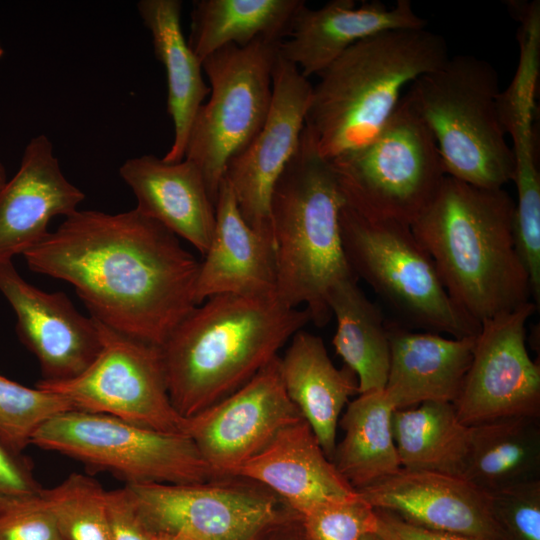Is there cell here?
I'll return each mask as SVG.
<instances>
[{
    "mask_svg": "<svg viewBox=\"0 0 540 540\" xmlns=\"http://www.w3.org/2000/svg\"><path fill=\"white\" fill-rule=\"evenodd\" d=\"M23 256L31 271L71 284L91 317L157 346L197 305L200 261L135 208L77 210Z\"/></svg>",
    "mask_w": 540,
    "mask_h": 540,
    "instance_id": "1",
    "label": "cell"
},
{
    "mask_svg": "<svg viewBox=\"0 0 540 540\" xmlns=\"http://www.w3.org/2000/svg\"><path fill=\"white\" fill-rule=\"evenodd\" d=\"M515 201L504 189L445 176L411 224L453 302L481 323L530 302L514 237Z\"/></svg>",
    "mask_w": 540,
    "mask_h": 540,
    "instance_id": "2",
    "label": "cell"
},
{
    "mask_svg": "<svg viewBox=\"0 0 540 540\" xmlns=\"http://www.w3.org/2000/svg\"><path fill=\"white\" fill-rule=\"evenodd\" d=\"M311 322L273 297L216 295L196 305L160 346L169 396L184 418L227 397Z\"/></svg>",
    "mask_w": 540,
    "mask_h": 540,
    "instance_id": "3",
    "label": "cell"
},
{
    "mask_svg": "<svg viewBox=\"0 0 540 540\" xmlns=\"http://www.w3.org/2000/svg\"><path fill=\"white\" fill-rule=\"evenodd\" d=\"M448 59L445 39L426 27L389 30L353 44L313 86L305 128L319 154L329 161L369 143L408 86Z\"/></svg>",
    "mask_w": 540,
    "mask_h": 540,
    "instance_id": "4",
    "label": "cell"
},
{
    "mask_svg": "<svg viewBox=\"0 0 540 540\" xmlns=\"http://www.w3.org/2000/svg\"><path fill=\"white\" fill-rule=\"evenodd\" d=\"M345 201L330 162L304 127L297 151L278 178L270 213L276 261V298L310 313L325 326L332 314L327 293L339 279L354 275L340 231Z\"/></svg>",
    "mask_w": 540,
    "mask_h": 540,
    "instance_id": "5",
    "label": "cell"
},
{
    "mask_svg": "<svg viewBox=\"0 0 540 540\" xmlns=\"http://www.w3.org/2000/svg\"><path fill=\"white\" fill-rule=\"evenodd\" d=\"M494 66L457 55L415 79L403 97L428 127L447 176L500 189L513 181L514 156L500 111Z\"/></svg>",
    "mask_w": 540,
    "mask_h": 540,
    "instance_id": "6",
    "label": "cell"
},
{
    "mask_svg": "<svg viewBox=\"0 0 540 540\" xmlns=\"http://www.w3.org/2000/svg\"><path fill=\"white\" fill-rule=\"evenodd\" d=\"M340 231L351 271L397 314V322L453 338L477 336L481 325L450 298L409 225L365 217L344 203Z\"/></svg>",
    "mask_w": 540,
    "mask_h": 540,
    "instance_id": "7",
    "label": "cell"
},
{
    "mask_svg": "<svg viewBox=\"0 0 540 540\" xmlns=\"http://www.w3.org/2000/svg\"><path fill=\"white\" fill-rule=\"evenodd\" d=\"M329 162L346 205L409 226L446 176L431 132L403 96L374 139Z\"/></svg>",
    "mask_w": 540,
    "mask_h": 540,
    "instance_id": "8",
    "label": "cell"
},
{
    "mask_svg": "<svg viewBox=\"0 0 540 540\" xmlns=\"http://www.w3.org/2000/svg\"><path fill=\"white\" fill-rule=\"evenodd\" d=\"M280 43L261 38L245 47L230 44L202 61L210 97L195 115L184 158L200 170L214 204L229 161L267 118Z\"/></svg>",
    "mask_w": 540,
    "mask_h": 540,
    "instance_id": "9",
    "label": "cell"
},
{
    "mask_svg": "<svg viewBox=\"0 0 540 540\" xmlns=\"http://www.w3.org/2000/svg\"><path fill=\"white\" fill-rule=\"evenodd\" d=\"M31 444L109 472L126 484L222 478L185 434L164 433L101 413H59L38 428Z\"/></svg>",
    "mask_w": 540,
    "mask_h": 540,
    "instance_id": "10",
    "label": "cell"
},
{
    "mask_svg": "<svg viewBox=\"0 0 540 540\" xmlns=\"http://www.w3.org/2000/svg\"><path fill=\"white\" fill-rule=\"evenodd\" d=\"M124 487L154 534L181 533L197 540H260L298 516L266 487L237 476Z\"/></svg>",
    "mask_w": 540,
    "mask_h": 540,
    "instance_id": "11",
    "label": "cell"
},
{
    "mask_svg": "<svg viewBox=\"0 0 540 540\" xmlns=\"http://www.w3.org/2000/svg\"><path fill=\"white\" fill-rule=\"evenodd\" d=\"M95 321L101 348L92 363L73 379L39 380L35 386L64 397L76 410L184 434L185 418L172 405L160 346Z\"/></svg>",
    "mask_w": 540,
    "mask_h": 540,
    "instance_id": "12",
    "label": "cell"
},
{
    "mask_svg": "<svg viewBox=\"0 0 540 540\" xmlns=\"http://www.w3.org/2000/svg\"><path fill=\"white\" fill-rule=\"evenodd\" d=\"M538 310L533 301L481 323L472 360L454 407L473 426L511 417H540V364L526 346V323Z\"/></svg>",
    "mask_w": 540,
    "mask_h": 540,
    "instance_id": "13",
    "label": "cell"
},
{
    "mask_svg": "<svg viewBox=\"0 0 540 540\" xmlns=\"http://www.w3.org/2000/svg\"><path fill=\"white\" fill-rule=\"evenodd\" d=\"M301 419L284 387L278 355L239 389L185 418L183 433L216 475L228 477Z\"/></svg>",
    "mask_w": 540,
    "mask_h": 540,
    "instance_id": "14",
    "label": "cell"
},
{
    "mask_svg": "<svg viewBox=\"0 0 540 540\" xmlns=\"http://www.w3.org/2000/svg\"><path fill=\"white\" fill-rule=\"evenodd\" d=\"M312 90L308 78L278 54L267 118L250 144L226 168L225 178L245 222L273 242L272 192L298 149Z\"/></svg>",
    "mask_w": 540,
    "mask_h": 540,
    "instance_id": "15",
    "label": "cell"
},
{
    "mask_svg": "<svg viewBox=\"0 0 540 540\" xmlns=\"http://www.w3.org/2000/svg\"><path fill=\"white\" fill-rule=\"evenodd\" d=\"M0 293L16 315L20 341L39 362L41 380L73 379L99 353L95 319L81 314L64 292L49 293L28 283L12 260L0 261Z\"/></svg>",
    "mask_w": 540,
    "mask_h": 540,
    "instance_id": "16",
    "label": "cell"
},
{
    "mask_svg": "<svg viewBox=\"0 0 540 540\" xmlns=\"http://www.w3.org/2000/svg\"><path fill=\"white\" fill-rule=\"evenodd\" d=\"M374 509L422 528L502 540L490 495L462 476L401 468L357 491Z\"/></svg>",
    "mask_w": 540,
    "mask_h": 540,
    "instance_id": "17",
    "label": "cell"
},
{
    "mask_svg": "<svg viewBox=\"0 0 540 540\" xmlns=\"http://www.w3.org/2000/svg\"><path fill=\"white\" fill-rule=\"evenodd\" d=\"M84 199L65 177L51 140L44 134L31 138L18 170L0 190V261L39 244L50 220L72 215Z\"/></svg>",
    "mask_w": 540,
    "mask_h": 540,
    "instance_id": "18",
    "label": "cell"
},
{
    "mask_svg": "<svg viewBox=\"0 0 540 540\" xmlns=\"http://www.w3.org/2000/svg\"><path fill=\"white\" fill-rule=\"evenodd\" d=\"M426 27V20L409 0L395 5L373 1L332 0L319 9L304 4L295 15L279 55L303 76L319 75L353 44L372 35L396 29Z\"/></svg>",
    "mask_w": 540,
    "mask_h": 540,
    "instance_id": "19",
    "label": "cell"
},
{
    "mask_svg": "<svg viewBox=\"0 0 540 540\" xmlns=\"http://www.w3.org/2000/svg\"><path fill=\"white\" fill-rule=\"evenodd\" d=\"M232 476L266 487L298 516L358 494L328 459L304 418L283 428Z\"/></svg>",
    "mask_w": 540,
    "mask_h": 540,
    "instance_id": "20",
    "label": "cell"
},
{
    "mask_svg": "<svg viewBox=\"0 0 540 540\" xmlns=\"http://www.w3.org/2000/svg\"><path fill=\"white\" fill-rule=\"evenodd\" d=\"M203 256L195 285L197 305L223 294L276 297L274 242L245 222L225 177L215 203L214 232Z\"/></svg>",
    "mask_w": 540,
    "mask_h": 540,
    "instance_id": "21",
    "label": "cell"
},
{
    "mask_svg": "<svg viewBox=\"0 0 540 540\" xmlns=\"http://www.w3.org/2000/svg\"><path fill=\"white\" fill-rule=\"evenodd\" d=\"M119 174L136 197L135 209L205 254L214 232L215 204L194 163L146 154L127 159Z\"/></svg>",
    "mask_w": 540,
    "mask_h": 540,
    "instance_id": "22",
    "label": "cell"
},
{
    "mask_svg": "<svg viewBox=\"0 0 540 540\" xmlns=\"http://www.w3.org/2000/svg\"><path fill=\"white\" fill-rule=\"evenodd\" d=\"M387 326L390 368L384 391L395 410L425 402L454 404L472 360L476 336L447 338L412 331L395 320H387Z\"/></svg>",
    "mask_w": 540,
    "mask_h": 540,
    "instance_id": "23",
    "label": "cell"
},
{
    "mask_svg": "<svg viewBox=\"0 0 540 540\" xmlns=\"http://www.w3.org/2000/svg\"><path fill=\"white\" fill-rule=\"evenodd\" d=\"M279 367L289 398L332 461L342 410L349 398L358 394L355 374L347 366L338 369L322 338L303 329L279 356Z\"/></svg>",
    "mask_w": 540,
    "mask_h": 540,
    "instance_id": "24",
    "label": "cell"
},
{
    "mask_svg": "<svg viewBox=\"0 0 540 540\" xmlns=\"http://www.w3.org/2000/svg\"><path fill=\"white\" fill-rule=\"evenodd\" d=\"M137 10L150 31L156 58L167 77V112L174 136L162 159L179 162L184 159L187 138L199 108L210 93L202 75V61L190 48L181 26L180 0H141Z\"/></svg>",
    "mask_w": 540,
    "mask_h": 540,
    "instance_id": "25",
    "label": "cell"
},
{
    "mask_svg": "<svg viewBox=\"0 0 540 540\" xmlns=\"http://www.w3.org/2000/svg\"><path fill=\"white\" fill-rule=\"evenodd\" d=\"M327 304L336 319L332 344L356 376L358 394L385 389L390 368L387 320L351 275L328 290Z\"/></svg>",
    "mask_w": 540,
    "mask_h": 540,
    "instance_id": "26",
    "label": "cell"
},
{
    "mask_svg": "<svg viewBox=\"0 0 540 540\" xmlns=\"http://www.w3.org/2000/svg\"><path fill=\"white\" fill-rule=\"evenodd\" d=\"M462 477L488 495L540 480V417H503L470 426Z\"/></svg>",
    "mask_w": 540,
    "mask_h": 540,
    "instance_id": "27",
    "label": "cell"
},
{
    "mask_svg": "<svg viewBox=\"0 0 540 540\" xmlns=\"http://www.w3.org/2000/svg\"><path fill=\"white\" fill-rule=\"evenodd\" d=\"M394 410L384 390L372 391L358 394L340 417L344 436L332 463L356 491L402 468L392 431Z\"/></svg>",
    "mask_w": 540,
    "mask_h": 540,
    "instance_id": "28",
    "label": "cell"
},
{
    "mask_svg": "<svg viewBox=\"0 0 540 540\" xmlns=\"http://www.w3.org/2000/svg\"><path fill=\"white\" fill-rule=\"evenodd\" d=\"M304 4L303 0H196L187 41L201 61L230 44L245 47L261 38L282 42Z\"/></svg>",
    "mask_w": 540,
    "mask_h": 540,
    "instance_id": "29",
    "label": "cell"
},
{
    "mask_svg": "<svg viewBox=\"0 0 540 540\" xmlns=\"http://www.w3.org/2000/svg\"><path fill=\"white\" fill-rule=\"evenodd\" d=\"M392 431L402 468L463 476L470 426L460 421L454 404L425 402L396 409Z\"/></svg>",
    "mask_w": 540,
    "mask_h": 540,
    "instance_id": "30",
    "label": "cell"
},
{
    "mask_svg": "<svg viewBox=\"0 0 540 540\" xmlns=\"http://www.w3.org/2000/svg\"><path fill=\"white\" fill-rule=\"evenodd\" d=\"M106 492L93 478L72 473L41 490L63 540H110Z\"/></svg>",
    "mask_w": 540,
    "mask_h": 540,
    "instance_id": "31",
    "label": "cell"
},
{
    "mask_svg": "<svg viewBox=\"0 0 540 540\" xmlns=\"http://www.w3.org/2000/svg\"><path fill=\"white\" fill-rule=\"evenodd\" d=\"M73 409L60 395L24 386L0 374V441L17 453L31 444L42 424Z\"/></svg>",
    "mask_w": 540,
    "mask_h": 540,
    "instance_id": "32",
    "label": "cell"
},
{
    "mask_svg": "<svg viewBox=\"0 0 540 540\" xmlns=\"http://www.w3.org/2000/svg\"><path fill=\"white\" fill-rule=\"evenodd\" d=\"M299 519L305 540H363L376 529L375 509L359 493L319 505Z\"/></svg>",
    "mask_w": 540,
    "mask_h": 540,
    "instance_id": "33",
    "label": "cell"
},
{
    "mask_svg": "<svg viewBox=\"0 0 540 540\" xmlns=\"http://www.w3.org/2000/svg\"><path fill=\"white\" fill-rule=\"evenodd\" d=\"M502 540H540V480L490 495Z\"/></svg>",
    "mask_w": 540,
    "mask_h": 540,
    "instance_id": "34",
    "label": "cell"
},
{
    "mask_svg": "<svg viewBox=\"0 0 540 540\" xmlns=\"http://www.w3.org/2000/svg\"><path fill=\"white\" fill-rule=\"evenodd\" d=\"M0 540H63L41 491L0 511Z\"/></svg>",
    "mask_w": 540,
    "mask_h": 540,
    "instance_id": "35",
    "label": "cell"
},
{
    "mask_svg": "<svg viewBox=\"0 0 540 540\" xmlns=\"http://www.w3.org/2000/svg\"><path fill=\"white\" fill-rule=\"evenodd\" d=\"M41 490L29 460L0 441V511Z\"/></svg>",
    "mask_w": 540,
    "mask_h": 540,
    "instance_id": "36",
    "label": "cell"
},
{
    "mask_svg": "<svg viewBox=\"0 0 540 540\" xmlns=\"http://www.w3.org/2000/svg\"><path fill=\"white\" fill-rule=\"evenodd\" d=\"M110 540H156L138 515L125 489L106 492Z\"/></svg>",
    "mask_w": 540,
    "mask_h": 540,
    "instance_id": "37",
    "label": "cell"
},
{
    "mask_svg": "<svg viewBox=\"0 0 540 540\" xmlns=\"http://www.w3.org/2000/svg\"><path fill=\"white\" fill-rule=\"evenodd\" d=\"M375 534L381 540H486L412 525L396 514L377 510Z\"/></svg>",
    "mask_w": 540,
    "mask_h": 540,
    "instance_id": "38",
    "label": "cell"
},
{
    "mask_svg": "<svg viewBox=\"0 0 540 540\" xmlns=\"http://www.w3.org/2000/svg\"><path fill=\"white\" fill-rule=\"evenodd\" d=\"M260 540H305L299 516L276 526Z\"/></svg>",
    "mask_w": 540,
    "mask_h": 540,
    "instance_id": "39",
    "label": "cell"
},
{
    "mask_svg": "<svg viewBox=\"0 0 540 540\" xmlns=\"http://www.w3.org/2000/svg\"><path fill=\"white\" fill-rule=\"evenodd\" d=\"M156 540H197L185 534H156Z\"/></svg>",
    "mask_w": 540,
    "mask_h": 540,
    "instance_id": "40",
    "label": "cell"
},
{
    "mask_svg": "<svg viewBox=\"0 0 540 540\" xmlns=\"http://www.w3.org/2000/svg\"><path fill=\"white\" fill-rule=\"evenodd\" d=\"M7 174H6V169L4 167V164L3 162L1 161L0 159V190L2 189V187L5 185V183L7 182Z\"/></svg>",
    "mask_w": 540,
    "mask_h": 540,
    "instance_id": "41",
    "label": "cell"
},
{
    "mask_svg": "<svg viewBox=\"0 0 540 540\" xmlns=\"http://www.w3.org/2000/svg\"><path fill=\"white\" fill-rule=\"evenodd\" d=\"M3 54H4V49H3L2 44L0 42V59L2 58Z\"/></svg>",
    "mask_w": 540,
    "mask_h": 540,
    "instance_id": "42",
    "label": "cell"
}]
</instances>
